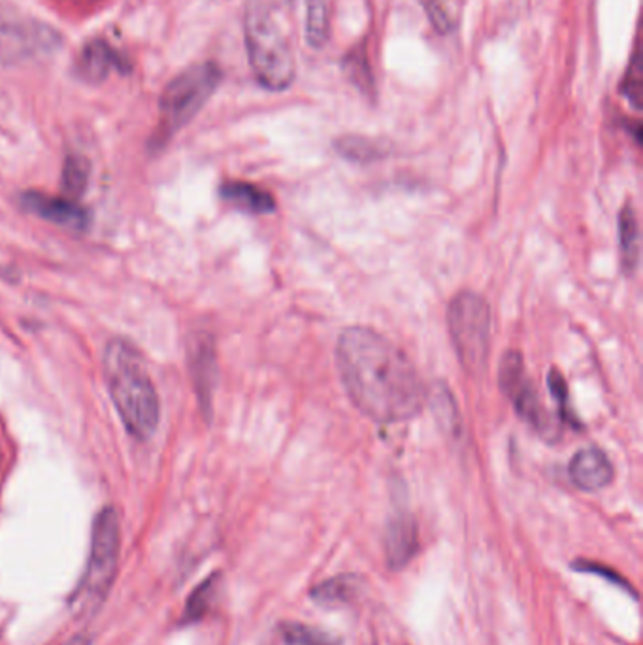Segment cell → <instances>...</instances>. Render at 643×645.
<instances>
[{
	"label": "cell",
	"instance_id": "obj_10",
	"mask_svg": "<svg viewBox=\"0 0 643 645\" xmlns=\"http://www.w3.org/2000/svg\"><path fill=\"white\" fill-rule=\"evenodd\" d=\"M23 206L28 212L35 213L42 220L57 223L61 227L85 228L89 223V215L82 206L61 197H51L44 193H27L23 195Z\"/></svg>",
	"mask_w": 643,
	"mask_h": 645
},
{
	"label": "cell",
	"instance_id": "obj_17",
	"mask_svg": "<svg viewBox=\"0 0 643 645\" xmlns=\"http://www.w3.org/2000/svg\"><path fill=\"white\" fill-rule=\"evenodd\" d=\"M306 38L311 48H323L329 38V12L325 0H306Z\"/></svg>",
	"mask_w": 643,
	"mask_h": 645
},
{
	"label": "cell",
	"instance_id": "obj_13",
	"mask_svg": "<svg viewBox=\"0 0 643 645\" xmlns=\"http://www.w3.org/2000/svg\"><path fill=\"white\" fill-rule=\"evenodd\" d=\"M418 549V526L413 519L400 516L391 521L385 534V554L393 568L406 567Z\"/></svg>",
	"mask_w": 643,
	"mask_h": 645
},
{
	"label": "cell",
	"instance_id": "obj_14",
	"mask_svg": "<svg viewBox=\"0 0 643 645\" xmlns=\"http://www.w3.org/2000/svg\"><path fill=\"white\" fill-rule=\"evenodd\" d=\"M221 197L228 204L251 215H269L276 212V200L261 187L246 182H228L221 187Z\"/></svg>",
	"mask_w": 643,
	"mask_h": 645
},
{
	"label": "cell",
	"instance_id": "obj_21",
	"mask_svg": "<svg viewBox=\"0 0 643 645\" xmlns=\"http://www.w3.org/2000/svg\"><path fill=\"white\" fill-rule=\"evenodd\" d=\"M215 591H218V575H212L210 580H206L205 583H200L195 588V593L189 596L187 606H185V623H193V621H198V619L205 617L206 611L210 610V606H212Z\"/></svg>",
	"mask_w": 643,
	"mask_h": 645
},
{
	"label": "cell",
	"instance_id": "obj_6",
	"mask_svg": "<svg viewBox=\"0 0 643 645\" xmlns=\"http://www.w3.org/2000/svg\"><path fill=\"white\" fill-rule=\"evenodd\" d=\"M447 326L462 369L481 374L491 349V308L478 293H459L447 310Z\"/></svg>",
	"mask_w": 643,
	"mask_h": 645
},
{
	"label": "cell",
	"instance_id": "obj_12",
	"mask_svg": "<svg viewBox=\"0 0 643 645\" xmlns=\"http://www.w3.org/2000/svg\"><path fill=\"white\" fill-rule=\"evenodd\" d=\"M112 71H123V58L104 40H92L76 59V72L87 84H100Z\"/></svg>",
	"mask_w": 643,
	"mask_h": 645
},
{
	"label": "cell",
	"instance_id": "obj_9",
	"mask_svg": "<svg viewBox=\"0 0 643 645\" xmlns=\"http://www.w3.org/2000/svg\"><path fill=\"white\" fill-rule=\"evenodd\" d=\"M189 364H191L193 382L197 387L200 405L206 413L212 408L213 389L218 382V364H215V349L212 338L206 334L193 336L189 344Z\"/></svg>",
	"mask_w": 643,
	"mask_h": 645
},
{
	"label": "cell",
	"instance_id": "obj_1",
	"mask_svg": "<svg viewBox=\"0 0 643 645\" xmlns=\"http://www.w3.org/2000/svg\"><path fill=\"white\" fill-rule=\"evenodd\" d=\"M336 364L351 402L375 423H403L423 410L426 389L413 362L372 328L349 326L339 334Z\"/></svg>",
	"mask_w": 643,
	"mask_h": 645
},
{
	"label": "cell",
	"instance_id": "obj_3",
	"mask_svg": "<svg viewBox=\"0 0 643 645\" xmlns=\"http://www.w3.org/2000/svg\"><path fill=\"white\" fill-rule=\"evenodd\" d=\"M244 35L257 82L270 91L289 89L297 76L293 51L274 15L259 0H251L248 4Z\"/></svg>",
	"mask_w": 643,
	"mask_h": 645
},
{
	"label": "cell",
	"instance_id": "obj_15",
	"mask_svg": "<svg viewBox=\"0 0 643 645\" xmlns=\"http://www.w3.org/2000/svg\"><path fill=\"white\" fill-rule=\"evenodd\" d=\"M619 238H621L622 266L632 274L640 261V225L632 204L622 208L619 220Z\"/></svg>",
	"mask_w": 643,
	"mask_h": 645
},
{
	"label": "cell",
	"instance_id": "obj_18",
	"mask_svg": "<svg viewBox=\"0 0 643 645\" xmlns=\"http://www.w3.org/2000/svg\"><path fill=\"white\" fill-rule=\"evenodd\" d=\"M91 177V164L82 156H71L64 161L63 189L71 199L84 195Z\"/></svg>",
	"mask_w": 643,
	"mask_h": 645
},
{
	"label": "cell",
	"instance_id": "obj_5",
	"mask_svg": "<svg viewBox=\"0 0 643 645\" xmlns=\"http://www.w3.org/2000/svg\"><path fill=\"white\" fill-rule=\"evenodd\" d=\"M121 529L118 511L104 508L92 523L91 551L74 604L79 611L95 613L107 600L120 560Z\"/></svg>",
	"mask_w": 643,
	"mask_h": 645
},
{
	"label": "cell",
	"instance_id": "obj_19",
	"mask_svg": "<svg viewBox=\"0 0 643 645\" xmlns=\"http://www.w3.org/2000/svg\"><path fill=\"white\" fill-rule=\"evenodd\" d=\"M355 595V583L349 578H336L331 582L321 583L319 587L313 588L311 596L323 606H344L349 603Z\"/></svg>",
	"mask_w": 643,
	"mask_h": 645
},
{
	"label": "cell",
	"instance_id": "obj_24",
	"mask_svg": "<svg viewBox=\"0 0 643 645\" xmlns=\"http://www.w3.org/2000/svg\"><path fill=\"white\" fill-rule=\"evenodd\" d=\"M63 645H91V636L85 632H78L72 638L66 640Z\"/></svg>",
	"mask_w": 643,
	"mask_h": 645
},
{
	"label": "cell",
	"instance_id": "obj_7",
	"mask_svg": "<svg viewBox=\"0 0 643 645\" xmlns=\"http://www.w3.org/2000/svg\"><path fill=\"white\" fill-rule=\"evenodd\" d=\"M498 382L504 395L511 400V405L516 406L517 413L544 434L545 438H553L557 426L549 411L545 410L544 405L540 402L536 389L527 376L521 353L509 351L504 355L500 370H498Z\"/></svg>",
	"mask_w": 643,
	"mask_h": 645
},
{
	"label": "cell",
	"instance_id": "obj_23",
	"mask_svg": "<svg viewBox=\"0 0 643 645\" xmlns=\"http://www.w3.org/2000/svg\"><path fill=\"white\" fill-rule=\"evenodd\" d=\"M549 389H552L553 397L557 398V402L560 406V415L573 425H580L572 413L568 410V387H566L565 377L560 374L559 370H552L549 372Z\"/></svg>",
	"mask_w": 643,
	"mask_h": 645
},
{
	"label": "cell",
	"instance_id": "obj_16",
	"mask_svg": "<svg viewBox=\"0 0 643 645\" xmlns=\"http://www.w3.org/2000/svg\"><path fill=\"white\" fill-rule=\"evenodd\" d=\"M277 644L280 645H339L331 632L321 631L316 627L300 623H285L277 631Z\"/></svg>",
	"mask_w": 643,
	"mask_h": 645
},
{
	"label": "cell",
	"instance_id": "obj_2",
	"mask_svg": "<svg viewBox=\"0 0 643 645\" xmlns=\"http://www.w3.org/2000/svg\"><path fill=\"white\" fill-rule=\"evenodd\" d=\"M108 390L128 433L140 441L156 434L161 405L140 353L128 342L113 340L104 353Z\"/></svg>",
	"mask_w": 643,
	"mask_h": 645
},
{
	"label": "cell",
	"instance_id": "obj_22",
	"mask_svg": "<svg viewBox=\"0 0 643 645\" xmlns=\"http://www.w3.org/2000/svg\"><path fill=\"white\" fill-rule=\"evenodd\" d=\"M621 91L634 107H642V63H640L638 55L632 59V66H630L627 76H625Z\"/></svg>",
	"mask_w": 643,
	"mask_h": 645
},
{
	"label": "cell",
	"instance_id": "obj_20",
	"mask_svg": "<svg viewBox=\"0 0 643 645\" xmlns=\"http://www.w3.org/2000/svg\"><path fill=\"white\" fill-rule=\"evenodd\" d=\"M336 149H338L339 156L346 157L349 161H357V163H370V161L385 156V151L378 144L367 140V138H359V136L342 138L336 142Z\"/></svg>",
	"mask_w": 643,
	"mask_h": 645
},
{
	"label": "cell",
	"instance_id": "obj_4",
	"mask_svg": "<svg viewBox=\"0 0 643 645\" xmlns=\"http://www.w3.org/2000/svg\"><path fill=\"white\" fill-rule=\"evenodd\" d=\"M218 64H193L170 79L159 100V125L153 146L161 148L205 108L221 82Z\"/></svg>",
	"mask_w": 643,
	"mask_h": 645
},
{
	"label": "cell",
	"instance_id": "obj_8",
	"mask_svg": "<svg viewBox=\"0 0 643 645\" xmlns=\"http://www.w3.org/2000/svg\"><path fill=\"white\" fill-rule=\"evenodd\" d=\"M57 48V35L50 27L2 25L0 27V63H22L50 53Z\"/></svg>",
	"mask_w": 643,
	"mask_h": 645
},
{
	"label": "cell",
	"instance_id": "obj_11",
	"mask_svg": "<svg viewBox=\"0 0 643 645\" xmlns=\"http://www.w3.org/2000/svg\"><path fill=\"white\" fill-rule=\"evenodd\" d=\"M573 485L583 491H601L614 480V467L608 455L598 447L581 449L570 462Z\"/></svg>",
	"mask_w": 643,
	"mask_h": 645
}]
</instances>
